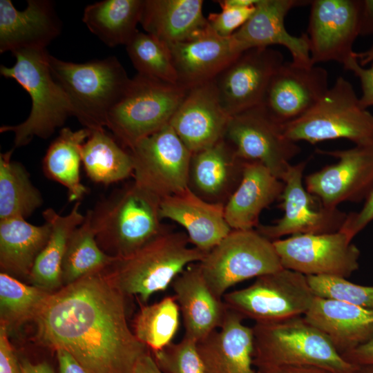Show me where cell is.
<instances>
[{
  "mask_svg": "<svg viewBox=\"0 0 373 373\" xmlns=\"http://www.w3.org/2000/svg\"><path fill=\"white\" fill-rule=\"evenodd\" d=\"M171 286L182 316L184 336L198 343L221 327L229 309L208 285L198 262L189 265Z\"/></svg>",
  "mask_w": 373,
  "mask_h": 373,
  "instance_id": "23",
  "label": "cell"
},
{
  "mask_svg": "<svg viewBox=\"0 0 373 373\" xmlns=\"http://www.w3.org/2000/svg\"><path fill=\"white\" fill-rule=\"evenodd\" d=\"M40 288L26 285L13 276L0 274L1 323L9 326L34 320L50 295Z\"/></svg>",
  "mask_w": 373,
  "mask_h": 373,
  "instance_id": "38",
  "label": "cell"
},
{
  "mask_svg": "<svg viewBox=\"0 0 373 373\" xmlns=\"http://www.w3.org/2000/svg\"><path fill=\"white\" fill-rule=\"evenodd\" d=\"M254 365L258 373L283 366H314L332 373H354L326 335L303 316L277 322L255 323Z\"/></svg>",
  "mask_w": 373,
  "mask_h": 373,
  "instance_id": "3",
  "label": "cell"
},
{
  "mask_svg": "<svg viewBox=\"0 0 373 373\" xmlns=\"http://www.w3.org/2000/svg\"><path fill=\"white\" fill-rule=\"evenodd\" d=\"M16 63L1 65L0 73L17 82L31 98L28 118L17 125L2 126L0 132L15 134V147L28 144L35 136L48 138L73 115L70 103L64 90L53 78L46 49H23L12 52Z\"/></svg>",
  "mask_w": 373,
  "mask_h": 373,
  "instance_id": "4",
  "label": "cell"
},
{
  "mask_svg": "<svg viewBox=\"0 0 373 373\" xmlns=\"http://www.w3.org/2000/svg\"><path fill=\"white\" fill-rule=\"evenodd\" d=\"M144 0H104L87 6L82 20L109 47L126 45L138 32Z\"/></svg>",
  "mask_w": 373,
  "mask_h": 373,
  "instance_id": "32",
  "label": "cell"
},
{
  "mask_svg": "<svg viewBox=\"0 0 373 373\" xmlns=\"http://www.w3.org/2000/svg\"><path fill=\"white\" fill-rule=\"evenodd\" d=\"M104 271L50 294L34 319L37 336L89 373H133L149 350L128 327L126 296Z\"/></svg>",
  "mask_w": 373,
  "mask_h": 373,
  "instance_id": "1",
  "label": "cell"
},
{
  "mask_svg": "<svg viewBox=\"0 0 373 373\" xmlns=\"http://www.w3.org/2000/svg\"><path fill=\"white\" fill-rule=\"evenodd\" d=\"M373 220V189L358 212L348 213L340 229L351 240Z\"/></svg>",
  "mask_w": 373,
  "mask_h": 373,
  "instance_id": "44",
  "label": "cell"
},
{
  "mask_svg": "<svg viewBox=\"0 0 373 373\" xmlns=\"http://www.w3.org/2000/svg\"><path fill=\"white\" fill-rule=\"evenodd\" d=\"M49 65L70 103L73 115L90 131L104 128L108 113L131 81L119 60L108 57L73 63L50 55Z\"/></svg>",
  "mask_w": 373,
  "mask_h": 373,
  "instance_id": "5",
  "label": "cell"
},
{
  "mask_svg": "<svg viewBox=\"0 0 373 373\" xmlns=\"http://www.w3.org/2000/svg\"><path fill=\"white\" fill-rule=\"evenodd\" d=\"M117 258L105 253L99 246L87 212L84 222L74 230L67 245L62 263L63 285L104 271Z\"/></svg>",
  "mask_w": 373,
  "mask_h": 373,
  "instance_id": "36",
  "label": "cell"
},
{
  "mask_svg": "<svg viewBox=\"0 0 373 373\" xmlns=\"http://www.w3.org/2000/svg\"><path fill=\"white\" fill-rule=\"evenodd\" d=\"M223 139L241 159L262 164L280 180L300 152L258 106L230 117Z\"/></svg>",
  "mask_w": 373,
  "mask_h": 373,
  "instance_id": "13",
  "label": "cell"
},
{
  "mask_svg": "<svg viewBox=\"0 0 373 373\" xmlns=\"http://www.w3.org/2000/svg\"><path fill=\"white\" fill-rule=\"evenodd\" d=\"M265 373H332L325 369L314 366H283Z\"/></svg>",
  "mask_w": 373,
  "mask_h": 373,
  "instance_id": "50",
  "label": "cell"
},
{
  "mask_svg": "<svg viewBox=\"0 0 373 373\" xmlns=\"http://www.w3.org/2000/svg\"><path fill=\"white\" fill-rule=\"evenodd\" d=\"M307 162L291 164L282 178L284 189L280 196L282 218L273 224H259L256 231L274 241L285 236L319 234L339 231L347 217L338 208L327 209L303 185Z\"/></svg>",
  "mask_w": 373,
  "mask_h": 373,
  "instance_id": "14",
  "label": "cell"
},
{
  "mask_svg": "<svg viewBox=\"0 0 373 373\" xmlns=\"http://www.w3.org/2000/svg\"><path fill=\"white\" fill-rule=\"evenodd\" d=\"M61 23L52 3L29 0L19 11L10 0L0 1V52L46 49L60 33Z\"/></svg>",
  "mask_w": 373,
  "mask_h": 373,
  "instance_id": "24",
  "label": "cell"
},
{
  "mask_svg": "<svg viewBox=\"0 0 373 373\" xmlns=\"http://www.w3.org/2000/svg\"><path fill=\"white\" fill-rule=\"evenodd\" d=\"M245 162L222 139L191 154L188 188L208 202L225 204L242 180Z\"/></svg>",
  "mask_w": 373,
  "mask_h": 373,
  "instance_id": "22",
  "label": "cell"
},
{
  "mask_svg": "<svg viewBox=\"0 0 373 373\" xmlns=\"http://www.w3.org/2000/svg\"><path fill=\"white\" fill-rule=\"evenodd\" d=\"M343 357L358 365H373V338L344 355Z\"/></svg>",
  "mask_w": 373,
  "mask_h": 373,
  "instance_id": "46",
  "label": "cell"
},
{
  "mask_svg": "<svg viewBox=\"0 0 373 373\" xmlns=\"http://www.w3.org/2000/svg\"><path fill=\"white\" fill-rule=\"evenodd\" d=\"M169 48L178 84L188 89L213 80L244 51L232 35L221 37L209 24L194 37Z\"/></svg>",
  "mask_w": 373,
  "mask_h": 373,
  "instance_id": "20",
  "label": "cell"
},
{
  "mask_svg": "<svg viewBox=\"0 0 373 373\" xmlns=\"http://www.w3.org/2000/svg\"><path fill=\"white\" fill-rule=\"evenodd\" d=\"M51 231V224L46 221L37 226L23 218L1 220L0 265L3 272L28 278Z\"/></svg>",
  "mask_w": 373,
  "mask_h": 373,
  "instance_id": "30",
  "label": "cell"
},
{
  "mask_svg": "<svg viewBox=\"0 0 373 373\" xmlns=\"http://www.w3.org/2000/svg\"><path fill=\"white\" fill-rule=\"evenodd\" d=\"M137 73L173 84L178 75L169 46L156 37L138 31L126 45Z\"/></svg>",
  "mask_w": 373,
  "mask_h": 373,
  "instance_id": "39",
  "label": "cell"
},
{
  "mask_svg": "<svg viewBox=\"0 0 373 373\" xmlns=\"http://www.w3.org/2000/svg\"><path fill=\"white\" fill-rule=\"evenodd\" d=\"M328 89L324 68L284 62L271 78L258 106L283 126L307 114Z\"/></svg>",
  "mask_w": 373,
  "mask_h": 373,
  "instance_id": "16",
  "label": "cell"
},
{
  "mask_svg": "<svg viewBox=\"0 0 373 373\" xmlns=\"http://www.w3.org/2000/svg\"><path fill=\"white\" fill-rule=\"evenodd\" d=\"M56 352L59 373H89L66 351L59 349Z\"/></svg>",
  "mask_w": 373,
  "mask_h": 373,
  "instance_id": "47",
  "label": "cell"
},
{
  "mask_svg": "<svg viewBox=\"0 0 373 373\" xmlns=\"http://www.w3.org/2000/svg\"><path fill=\"white\" fill-rule=\"evenodd\" d=\"M202 0H144L140 23L146 33L169 46L184 41L209 24Z\"/></svg>",
  "mask_w": 373,
  "mask_h": 373,
  "instance_id": "29",
  "label": "cell"
},
{
  "mask_svg": "<svg viewBox=\"0 0 373 373\" xmlns=\"http://www.w3.org/2000/svg\"><path fill=\"white\" fill-rule=\"evenodd\" d=\"M373 35V0H361L360 36Z\"/></svg>",
  "mask_w": 373,
  "mask_h": 373,
  "instance_id": "48",
  "label": "cell"
},
{
  "mask_svg": "<svg viewBox=\"0 0 373 373\" xmlns=\"http://www.w3.org/2000/svg\"><path fill=\"white\" fill-rule=\"evenodd\" d=\"M314 297L306 276L283 268L256 278L245 288L227 292L222 299L244 319L271 323L303 316Z\"/></svg>",
  "mask_w": 373,
  "mask_h": 373,
  "instance_id": "10",
  "label": "cell"
},
{
  "mask_svg": "<svg viewBox=\"0 0 373 373\" xmlns=\"http://www.w3.org/2000/svg\"><path fill=\"white\" fill-rule=\"evenodd\" d=\"M229 118L211 80L188 90L169 124L193 153L222 140Z\"/></svg>",
  "mask_w": 373,
  "mask_h": 373,
  "instance_id": "19",
  "label": "cell"
},
{
  "mask_svg": "<svg viewBox=\"0 0 373 373\" xmlns=\"http://www.w3.org/2000/svg\"><path fill=\"white\" fill-rule=\"evenodd\" d=\"M81 156L85 172L96 183L109 184L133 175L130 151L121 146L104 128L91 131L82 146Z\"/></svg>",
  "mask_w": 373,
  "mask_h": 373,
  "instance_id": "34",
  "label": "cell"
},
{
  "mask_svg": "<svg viewBox=\"0 0 373 373\" xmlns=\"http://www.w3.org/2000/svg\"><path fill=\"white\" fill-rule=\"evenodd\" d=\"M129 151L139 186L161 199L188 188L192 153L169 124L137 142Z\"/></svg>",
  "mask_w": 373,
  "mask_h": 373,
  "instance_id": "11",
  "label": "cell"
},
{
  "mask_svg": "<svg viewBox=\"0 0 373 373\" xmlns=\"http://www.w3.org/2000/svg\"><path fill=\"white\" fill-rule=\"evenodd\" d=\"M188 90L137 73L108 113L106 126L129 149L169 124Z\"/></svg>",
  "mask_w": 373,
  "mask_h": 373,
  "instance_id": "8",
  "label": "cell"
},
{
  "mask_svg": "<svg viewBox=\"0 0 373 373\" xmlns=\"http://www.w3.org/2000/svg\"><path fill=\"white\" fill-rule=\"evenodd\" d=\"M354 373H373V365H358Z\"/></svg>",
  "mask_w": 373,
  "mask_h": 373,
  "instance_id": "53",
  "label": "cell"
},
{
  "mask_svg": "<svg viewBox=\"0 0 373 373\" xmlns=\"http://www.w3.org/2000/svg\"><path fill=\"white\" fill-rule=\"evenodd\" d=\"M343 356L373 338V310L316 296L303 315Z\"/></svg>",
  "mask_w": 373,
  "mask_h": 373,
  "instance_id": "27",
  "label": "cell"
},
{
  "mask_svg": "<svg viewBox=\"0 0 373 373\" xmlns=\"http://www.w3.org/2000/svg\"><path fill=\"white\" fill-rule=\"evenodd\" d=\"M307 35L311 62L336 61L343 66L354 56L360 35L361 0L311 1Z\"/></svg>",
  "mask_w": 373,
  "mask_h": 373,
  "instance_id": "17",
  "label": "cell"
},
{
  "mask_svg": "<svg viewBox=\"0 0 373 373\" xmlns=\"http://www.w3.org/2000/svg\"><path fill=\"white\" fill-rule=\"evenodd\" d=\"M133 373H163L150 352L145 354L137 362Z\"/></svg>",
  "mask_w": 373,
  "mask_h": 373,
  "instance_id": "49",
  "label": "cell"
},
{
  "mask_svg": "<svg viewBox=\"0 0 373 373\" xmlns=\"http://www.w3.org/2000/svg\"><path fill=\"white\" fill-rule=\"evenodd\" d=\"M308 283L316 296L344 301L373 310V286H364L346 278L326 276H307Z\"/></svg>",
  "mask_w": 373,
  "mask_h": 373,
  "instance_id": "40",
  "label": "cell"
},
{
  "mask_svg": "<svg viewBox=\"0 0 373 373\" xmlns=\"http://www.w3.org/2000/svg\"><path fill=\"white\" fill-rule=\"evenodd\" d=\"M186 234L167 230L124 258H117L107 273L126 296L146 302L155 293L165 291L189 265L200 262L206 253L189 246Z\"/></svg>",
  "mask_w": 373,
  "mask_h": 373,
  "instance_id": "6",
  "label": "cell"
},
{
  "mask_svg": "<svg viewBox=\"0 0 373 373\" xmlns=\"http://www.w3.org/2000/svg\"><path fill=\"white\" fill-rule=\"evenodd\" d=\"M310 2L304 0H258L251 17L232 37L244 51L280 45L289 50L293 63L312 65L307 34L303 33L299 37L291 35L285 26V17L292 8Z\"/></svg>",
  "mask_w": 373,
  "mask_h": 373,
  "instance_id": "21",
  "label": "cell"
},
{
  "mask_svg": "<svg viewBox=\"0 0 373 373\" xmlns=\"http://www.w3.org/2000/svg\"><path fill=\"white\" fill-rule=\"evenodd\" d=\"M258 0H220L215 1L220 6L249 7L256 4Z\"/></svg>",
  "mask_w": 373,
  "mask_h": 373,
  "instance_id": "52",
  "label": "cell"
},
{
  "mask_svg": "<svg viewBox=\"0 0 373 373\" xmlns=\"http://www.w3.org/2000/svg\"><path fill=\"white\" fill-rule=\"evenodd\" d=\"M243 319L229 309L221 327L198 343L205 373H258L254 365L253 329Z\"/></svg>",
  "mask_w": 373,
  "mask_h": 373,
  "instance_id": "26",
  "label": "cell"
},
{
  "mask_svg": "<svg viewBox=\"0 0 373 373\" xmlns=\"http://www.w3.org/2000/svg\"><path fill=\"white\" fill-rule=\"evenodd\" d=\"M161 200L133 181L99 202L87 212L100 248L111 256L124 258L166 232Z\"/></svg>",
  "mask_w": 373,
  "mask_h": 373,
  "instance_id": "2",
  "label": "cell"
},
{
  "mask_svg": "<svg viewBox=\"0 0 373 373\" xmlns=\"http://www.w3.org/2000/svg\"><path fill=\"white\" fill-rule=\"evenodd\" d=\"M0 373H23L8 338V328L4 324L0 326Z\"/></svg>",
  "mask_w": 373,
  "mask_h": 373,
  "instance_id": "45",
  "label": "cell"
},
{
  "mask_svg": "<svg viewBox=\"0 0 373 373\" xmlns=\"http://www.w3.org/2000/svg\"><path fill=\"white\" fill-rule=\"evenodd\" d=\"M180 311L173 296L144 305L136 315L133 333L151 352L164 349L173 343L180 326Z\"/></svg>",
  "mask_w": 373,
  "mask_h": 373,
  "instance_id": "37",
  "label": "cell"
},
{
  "mask_svg": "<svg viewBox=\"0 0 373 373\" xmlns=\"http://www.w3.org/2000/svg\"><path fill=\"white\" fill-rule=\"evenodd\" d=\"M90 132L86 128L77 131L62 128L49 146L43 160L44 173L67 189L70 202H79L88 192L80 178L81 149Z\"/></svg>",
  "mask_w": 373,
  "mask_h": 373,
  "instance_id": "33",
  "label": "cell"
},
{
  "mask_svg": "<svg viewBox=\"0 0 373 373\" xmlns=\"http://www.w3.org/2000/svg\"><path fill=\"white\" fill-rule=\"evenodd\" d=\"M282 129L296 143L343 138L367 144L373 142V115L361 105L351 83L339 77L311 111Z\"/></svg>",
  "mask_w": 373,
  "mask_h": 373,
  "instance_id": "7",
  "label": "cell"
},
{
  "mask_svg": "<svg viewBox=\"0 0 373 373\" xmlns=\"http://www.w3.org/2000/svg\"><path fill=\"white\" fill-rule=\"evenodd\" d=\"M20 363L23 373H55L53 369L46 362L34 363L22 359Z\"/></svg>",
  "mask_w": 373,
  "mask_h": 373,
  "instance_id": "51",
  "label": "cell"
},
{
  "mask_svg": "<svg viewBox=\"0 0 373 373\" xmlns=\"http://www.w3.org/2000/svg\"><path fill=\"white\" fill-rule=\"evenodd\" d=\"M343 66L360 80L362 90L359 98L361 105L366 109L373 106V46L364 52H355L354 56Z\"/></svg>",
  "mask_w": 373,
  "mask_h": 373,
  "instance_id": "43",
  "label": "cell"
},
{
  "mask_svg": "<svg viewBox=\"0 0 373 373\" xmlns=\"http://www.w3.org/2000/svg\"><path fill=\"white\" fill-rule=\"evenodd\" d=\"M220 298L235 285L283 268L273 241L256 230H232L198 262Z\"/></svg>",
  "mask_w": 373,
  "mask_h": 373,
  "instance_id": "9",
  "label": "cell"
},
{
  "mask_svg": "<svg viewBox=\"0 0 373 373\" xmlns=\"http://www.w3.org/2000/svg\"><path fill=\"white\" fill-rule=\"evenodd\" d=\"M12 151L13 149L0 154V220L26 219L43 204L26 169L11 160Z\"/></svg>",
  "mask_w": 373,
  "mask_h": 373,
  "instance_id": "35",
  "label": "cell"
},
{
  "mask_svg": "<svg viewBox=\"0 0 373 373\" xmlns=\"http://www.w3.org/2000/svg\"><path fill=\"white\" fill-rule=\"evenodd\" d=\"M316 153L338 161L305 177V188L327 209H336L344 202L367 198L373 189V142L347 150Z\"/></svg>",
  "mask_w": 373,
  "mask_h": 373,
  "instance_id": "15",
  "label": "cell"
},
{
  "mask_svg": "<svg viewBox=\"0 0 373 373\" xmlns=\"http://www.w3.org/2000/svg\"><path fill=\"white\" fill-rule=\"evenodd\" d=\"M341 231L297 234L273 241L283 268L306 276L347 278L359 267L360 251Z\"/></svg>",
  "mask_w": 373,
  "mask_h": 373,
  "instance_id": "12",
  "label": "cell"
},
{
  "mask_svg": "<svg viewBox=\"0 0 373 373\" xmlns=\"http://www.w3.org/2000/svg\"><path fill=\"white\" fill-rule=\"evenodd\" d=\"M220 8L222 11L210 13L207 21L216 34L228 37L248 21L255 11L256 5L249 7L220 6Z\"/></svg>",
  "mask_w": 373,
  "mask_h": 373,
  "instance_id": "42",
  "label": "cell"
},
{
  "mask_svg": "<svg viewBox=\"0 0 373 373\" xmlns=\"http://www.w3.org/2000/svg\"><path fill=\"white\" fill-rule=\"evenodd\" d=\"M282 53L270 47L243 51L213 79L221 106L231 117L258 106L277 69Z\"/></svg>",
  "mask_w": 373,
  "mask_h": 373,
  "instance_id": "18",
  "label": "cell"
},
{
  "mask_svg": "<svg viewBox=\"0 0 373 373\" xmlns=\"http://www.w3.org/2000/svg\"><path fill=\"white\" fill-rule=\"evenodd\" d=\"M77 202L71 211L61 216L49 208L43 212L46 222L52 227L50 238L37 257L28 279L31 284L47 292L52 293L63 285L62 263L69 238L84 220Z\"/></svg>",
  "mask_w": 373,
  "mask_h": 373,
  "instance_id": "31",
  "label": "cell"
},
{
  "mask_svg": "<svg viewBox=\"0 0 373 373\" xmlns=\"http://www.w3.org/2000/svg\"><path fill=\"white\" fill-rule=\"evenodd\" d=\"M151 355L163 373H205L197 342L186 336Z\"/></svg>",
  "mask_w": 373,
  "mask_h": 373,
  "instance_id": "41",
  "label": "cell"
},
{
  "mask_svg": "<svg viewBox=\"0 0 373 373\" xmlns=\"http://www.w3.org/2000/svg\"><path fill=\"white\" fill-rule=\"evenodd\" d=\"M284 182L259 162H246L242 180L224 204L232 230H253L265 209L280 198Z\"/></svg>",
  "mask_w": 373,
  "mask_h": 373,
  "instance_id": "28",
  "label": "cell"
},
{
  "mask_svg": "<svg viewBox=\"0 0 373 373\" xmlns=\"http://www.w3.org/2000/svg\"><path fill=\"white\" fill-rule=\"evenodd\" d=\"M160 217L182 226L190 243L207 254L231 231L224 217V204L208 202L189 188L161 200Z\"/></svg>",
  "mask_w": 373,
  "mask_h": 373,
  "instance_id": "25",
  "label": "cell"
}]
</instances>
